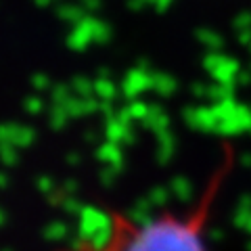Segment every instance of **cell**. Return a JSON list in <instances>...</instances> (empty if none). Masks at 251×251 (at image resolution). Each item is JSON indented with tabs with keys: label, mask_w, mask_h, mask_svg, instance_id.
Masks as SVG:
<instances>
[{
	"label": "cell",
	"mask_w": 251,
	"mask_h": 251,
	"mask_svg": "<svg viewBox=\"0 0 251 251\" xmlns=\"http://www.w3.org/2000/svg\"><path fill=\"white\" fill-rule=\"evenodd\" d=\"M232 168L234 151L228 147L191 207L145 220L109 211L103 234L80 239L61 251H207L211 211Z\"/></svg>",
	"instance_id": "1"
}]
</instances>
